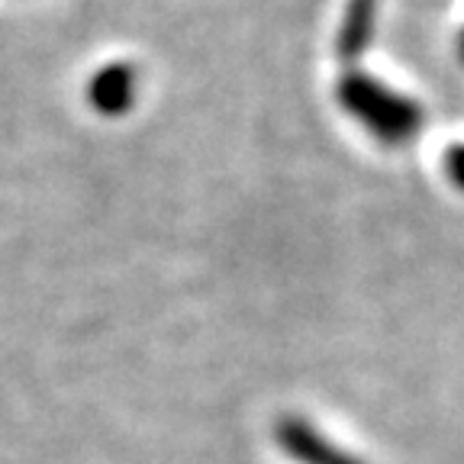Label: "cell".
Wrapping results in <instances>:
<instances>
[{
  "label": "cell",
  "mask_w": 464,
  "mask_h": 464,
  "mask_svg": "<svg viewBox=\"0 0 464 464\" xmlns=\"http://www.w3.org/2000/svg\"><path fill=\"white\" fill-rule=\"evenodd\" d=\"M339 103L348 116L384 145H406L413 142L422 130V107L413 97L400 94L393 87L381 84L364 72H348L335 87Z\"/></svg>",
  "instance_id": "obj_1"
},
{
  "label": "cell",
  "mask_w": 464,
  "mask_h": 464,
  "mask_svg": "<svg viewBox=\"0 0 464 464\" xmlns=\"http://www.w3.org/2000/svg\"><path fill=\"white\" fill-rule=\"evenodd\" d=\"M458 49H461V62H464V33H461V45H458Z\"/></svg>",
  "instance_id": "obj_6"
},
{
  "label": "cell",
  "mask_w": 464,
  "mask_h": 464,
  "mask_svg": "<svg viewBox=\"0 0 464 464\" xmlns=\"http://www.w3.org/2000/svg\"><path fill=\"white\" fill-rule=\"evenodd\" d=\"M139 91V72L126 62H110L94 72L87 84V101L101 116H123L132 110Z\"/></svg>",
  "instance_id": "obj_3"
},
{
  "label": "cell",
  "mask_w": 464,
  "mask_h": 464,
  "mask_svg": "<svg viewBox=\"0 0 464 464\" xmlns=\"http://www.w3.org/2000/svg\"><path fill=\"white\" fill-rule=\"evenodd\" d=\"M374 23H377V0H348L339 39H335V49H339L342 62L362 58V52L368 49L371 36H374Z\"/></svg>",
  "instance_id": "obj_4"
},
{
  "label": "cell",
  "mask_w": 464,
  "mask_h": 464,
  "mask_svg": "<svg viewBox=\"0 0 464 464\" xmlns=\"http://www.w3.org/2000/svg\"><path fill=\"white\" fill-rule=\"evenodd\" d=\"M275 439L290 458L300 464H364L362 458L348 455L339 445H333L316 426H310L300 416H284L275 426Z\"/></svg>",
  "instance_id": "obj_2"
},
{
  "label": "cell",
  "mask_w": 464,
  "mask_h": 464,
  "mask_svg": "<svg viewBox=\"0 0 464 464\" xmlns=\"http://www.w3.org/2000/svg\"><path fill=\"white\" fill-rule=\"evenodd\" d=\"M445 171H449L451 184L458 190H464V142L449 145V152H445Z\"/></svg>",
  "instance_id": "obj_5"
}]
</instances>
